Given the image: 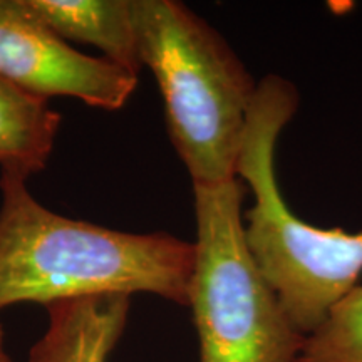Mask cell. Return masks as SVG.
<instances>
[{
    "label": "cell",
    "instance_id": "cell-1",
    "mask_svg": "<svg viewBox=\"0 0 362 362\" xmlns=\"http://www.w3.org/2000/svg\"><path fill=\"white\" fill-rule=\"evenodd\" d=\"M25 180L0 175V310L133 293L188 305L194 243L57 215L35 200Z\"/></svg>",
    "mask_w": 362,
    "mask_h": 362
},
{
    "label": "cell",
    "instance_id": "cell-2",
    "mask_svg": "<svg viewBox=\"0 0 362 362\" xmlns=\"http://www.w3.org/2000/svg\"><path fill=\"white\" fill-rule=\"evenodd\" d=\"M296 86L269 74L259 83L240 149L237 180L248 185L253 205L245 238L253 260L302 334H310L362 274V232L319 228L285 203L275 176L279 136L296 115Z\"/></svg>",
    "mask_w": 362,
    "mask_h": 362
},
{
    "label": "cell",
    "instance_id": "cell-3",
    "mask_svg": "<svg viewBox=\"0 0 362 362\" xmlns=\"http://www.w3.org/2000/svg\"><path fill=\"white\" fill-rule=\"evenodd\" d=\"M141 66L155 76L171 143L193 185L237 180L259 83L202 17L175 0H134Z\"/></svg>",
    "mask_w": 362,
    "mask_h": 362
},
{
    "label": "cell",
    "instance_id": "cell-4",
    "mask_svg": "<svg viewBox=\"0 0 362 362\" xmlns=\"http://www.w3.org/2000/svg\"><path fill=\"white\" fill-rule=\"evenodd\" d=\"M193 193L197 240L188 305L200 362H293L305 334L253 260L242 183L193 185Z\"/></svg>",
    "mask_w": 362,
    "mask_h": 362
},
{
    "label": "cell",
    "instance_id": "cell-5",
    "mask_svg": "<svg viewBox=\"0 0 362 362\" xmlns=\"http://www.w3.org/2000/svg\"><path fill=\"white\" fill-rule=\"evenodd\" d=\"M0 76L34 96H69L107 111L121 110L138 84L123 67L71 47L24 0H0Z\"/></svg>",
    "mask_w": 362,
    "mask_h": 362
},
{
    "label": "cell",
    "instance_id": "cell-6",
    "mask_svg": "<svg viewBox=\"0 0 362 362\" xmlns=\"http://www.w3.org/2000/svg\"><path fill=\"white\" fill-rule=\"evenodd\" d=\"M129 296H94L45 307L47 327L27 362H107L123 336Z\"/></svg>",
    "mask_w": 362,
    "mask_h": 362
},
{
    "label": "cell",
    "instance_id": "cell-7",
    "mask_svg": "<svg viewBox=\"0 0 362 362\" xmlns=\"http://www.w3.org/2000/svg\"><path fill=\"white\" fill-rule=\"evenodd\" d=\"M24 6L61 39L93 45L134 76L143 67L134 0H24Z\"/></svg>",
    "mask_w": 362,
    "mask_h": 362
},
{
    "label": "cell",
    "instance_id": "cell-8",
    "mask_svg": "<svg viewBox=\"0 0 362 362\" xmlns=\"http://www.w3.org/2000/svg\"><path fill=\"white\" fill-rule=\"evenodd\" d=\"M61 115L0 76V168L27 176L44 170L52 155Z\"/></svg>",
    "mask_w": 362,
    "mask_h": 362
},
{
    "label": "cell",
    "instance_id": "cell-9",
    "mask_svg": "<svg viewBox=\"0 0 362 362\" xmlns=\"http://www.w3.org/2000/svg\"><path fill=\"white\" fill-rule=\"evenodd\" d=\"M293 362H362V285L330 307Z\"/></svg>",
    "mask_w": 362,
    "mask_h": 362
},
{
    "label": "cell",
    "instance_id": "cell-10",
    "mask_svg": "<svg viewBox=\"0 0 362 362\" xmlns=\"http://www.w3.org/2000/svg\"><path fill=\"white\" fill-rule=\"evenodd\" d=\"M0 362H12V357L6 349V332H4L2 322H0Z\"/></svg>",
    "mask_w": 362,
    "mask_h": 362
}]
</instances>
